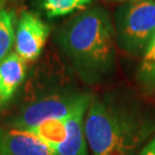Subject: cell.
Here are the masks:
<instances>
[{"label": "cell", "mask_w": 155, "mask_h": 155, "mask_svg": "<svg viewBox=\"0 0 155 155\" xmlns=\"http://www.w3.org/2000/svg\"><path fill=\"white\" fill-rule=\"evenodd\" d=\"M56 43L78 77L99 84L115 70L117 43L114 22L102 7H91L70 17L56 32Z\"/></svg>", "instance_id": "cell-1"}, {"label": "cell", "mask_w": 155, "mask_h": 155, "mask_svg": "<svg viewBox=\"0 0 155 155\" xmlns=\"http://www.w3.org/2000/svg\"><path fill=\"white\" fill-rule=\"evenodd\" d=\"M84 129L93 155H138L155 136V118L137 104L107 94L92 98Z\"/></svg>", "instance_id": "cell-2"}, {"label": "cell", "mask_w": 155, "mask_h": 155, "mask_svg": "<svg viewBox=\"0 0 155 155\" xmlns=\"http://www.w3.org/2000/svg\"><path fill=\"white\" fill-rule=\"evenodd\" d=\"M114 28L118 48L143 56L155 35V0H127L117 8Z\"/></svg>", "instance_id": "cell-3"}, {"label": "cell", "mask_w": 155, "mask_h": 155, "mask_svg": "<svg viewBox=\"0 0 155 155\" xmlns=\"http://www.w3.org/2000/svg\"><path fill=\"white\" fill-rule=\"evenodd\" d=\"M93 95L89 93H56L35 100L8 122V127L30 131L48 120H63L89 106Z\"/></svg>", "instance_id": "cell-4"}, {"label": "cell", "mask_w": 155, "mask_h": 155, "mask_svg": "<svg viewBox=\"0 0 155 155\" xmlns=\"http://www.w3.org/2000/svg\"><path fill=\"white\" fill-rule=\"evenodd\" d=\"M50 36V27L35 13L23 11L15 30V53L25 62L36 61Z\"/></svg>", "instance_id": "cell-5"}, {"label": "cell", "mask_w": 155, "mask_h": 155, "mask_svg": "<svg viewBox=\"0 0 155 155\" xmlns=\"http://www.w3.org/2000/svg\"><path fill=\"white\" fill-rule=\"evenodd\" d=\"M0 155H55L47 145L30 131L0 127Z\"/></svg>", "instance_id": "cell-6"}, {"label": "cell", "mask_w": 155, "mask_h": 155, "mask_svg": "<svg viewBox=\"0 0 155 155\" xmlns=\"http://www.w3.org/2000/svg\"><path fill=\"white\" fill-rule=\"evenodd\" d=\"M27 62L15 52H12L0 62V108L5 107L27 75Z\"/></svg>", "instance_id": "cell-7"}, {"label": "cell", "mask_w": 155, "mask_h": 155, "mask_svg": "<svg viewBox=\"0 0 155 155\" xmlns=\"http://www.w3.org/2000/svg\"><path fill=\"white\" fill-rule=\"evenodd\" d=\"M89 106L79 108L66 118L69 136L64 144L55 152V155H86V137H85V115Z\"/></svg>", "instance_id": "cell-8"}, {"label": "cell", "mask_w": 155, "mask_h": 155, "mask_svg": "<svg viewBox=\"0 0 155 155\" xmlns=\"http://www.w3.org/2000/svg\"><path fill=\"white\" fill-rule=\"evenodd\" d=\"M43 143L47 145L55 153L64 144L69 136L66 118L63 120H48L30 130Z\"/></svg>", "instance_id": "cell-9"}, {"label": "cell", "mask_w": 155, "mask_h": 155, "mask_svg": "<svg viewBox=\"0 0 155 155\" xmlns=\"http://www.w3.org/2000/svg\"><path fill=\"white\" fill-rule=\"evenodd\" d=\"M15 44V14L12 11L0 12V62L5 59Z\"/></svg>", "instance_id": "cell-10"}, {"label": "cell", "mask_w": 155, "mask_h": 155, "mask_svg": "<svg viewBox=\"0 0 155 155\" xmlns=\"http://www.w3.org/2000/svg\"><path fill=\"white\" fill-rule=\"evenodd\" d=\"M91 1L92 0H40L43 9L50 18L66 16L74 12L82 11Z\"/></svg>", "instance_id": "cell-11"}, {"label": "cell", "mask_w": 155, "mask_h": 155, "mask_svg": "<svg viewBox=\"0 0 155 155\" xmlns=\"http://www.w3.org/2000/svg\"><path fill=\"white\" fill-rule=\"evenodd\" d=\"M155 66V35L152 41H150V46L147 47L146 52L144 53V55L141 56V64L139 67L138 75L144 74V72L148 71L150 68H153Z\"/></svg>", "instance_id": "cell-12"}, {"label": "cell", "mask_w": 155, "mask_h": 155, "mask_svg": "<svg viewBox=\"0 0 155 155\" xmlns=\"http://www.w3.org/2000/svg\"><path fill=\"white\" fill-rule=\"evenodd\" d=\"M138 81L147 92L155 93V66L148 71L138 75Z\"/></svg>", "instance_id": "cell-13"}, {"label": "cell", "mask_w": 155, "mask_h": 155, "mask_svg": "<svg viewBox=\"0 0 155 155\" xmlns=\"http://www.w3.org/2000/svg\"><path fill=\"white\" fill-rule=\"evenodd\" d=\"M138 155H155V136L141 148Z\"/></svg>", "instance_id": "cell-14"}, {"label": "cell", "mask_w": 155, "mask_h": 155, "mask_svg": "<svg viewBox=\"0 0 155 155\" xmlns=\"http://www.w3.org/2000/svg\"><path fill=\"white\" fill-rule=\"evenodd\" d=\"M5 1L6 0H0V12L5 8Z\"/></svg>", "instance_id": "cell-15"}, {"label": "cell", "mask_w": 155, "mask_h": 155, "mask_svg": "<svg viewBox=\"0 0 155 155\" xmlns=\"http://www.w3.org/2000/svg\"><path fill=\"white\" fill-rule=\"evenodd\" d=\"M123 1H127V0H123Z\"/></svg>", "instance_id": "cell-16"}]
</instances>
